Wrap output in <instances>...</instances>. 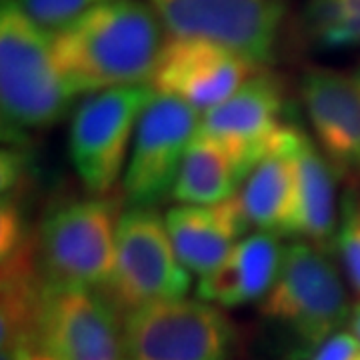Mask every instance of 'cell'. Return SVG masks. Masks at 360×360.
<instances>
[{
    "label": "cell",
    "instance_id": "cell-1",
    "mask_svg": "<svg viewBox=\"0 0 360 360\" xmlns=\"http://www.w3.org/2000/svg\"><path fill=\"white\" fill-rule=\"evenodd\" d=\"M148 0H108L52 34V54L75 96L144 84L165 46Z\"/></svg>",
    "mask_w": 360,
    "mask_h": 360
},
{
    "label": "cell",
    "instance_id": "cell-2",
    "mask_svg": "<svg viewBox=\"0 0 360 360\" xmlns=\"http://www.w3.org/2000/svg\"><path fill=\"white\" fill-rule=\"evenodd\" d=\"M347 286L330 255L307 243L284 246L260 316L288 360H309L350 319Z\"/></svg>",
    "mask_w": 360,
    "mask_h": 360
},
{
    "label": "cell",
    "instance_id": "cell-3",
    "mask_svg": "<svg viewBox=\"0 0 360 360\" xmlns=\"http://www.w3.org/2000/svg\"><path fill=\"white\" fill-rule=\"evenodd\" d=\"M77 96L54 63L52 32L13 2L0 8V115L4 142H25L34 130L60 122Z\"/></svg>",
    "mask_w": 360,
    "mask_h": 360
},
{
    "label": "cell",
    "instance_id": "cell-4",
    "mask_svg": "<svg viewBox=\"0 0 360 360\" xmlns=\"http://www.w3.org/2000/svg\"><path fill=\"white\" fill-rule=\"evenodd\" d=\"M122 198L92 194L46 208L34 231L37 269L49 288L103 290L115 266Z\"/></svg>",
    "mask_w": 360,
    "mask_h": 360
},
{
    "label": "cell",
    "instance_id": "cell-5",
    "mask_svg": "<svg viewBox=\"0 0 360 360\" xmlns=\"http://www.w3.org/2000/svg\"><path fill=\"white\" fill-rule=\"evenodd\" d=\"M191 272L180 262L156 208L129 206L116 229L115 266L103 292L120 316L153 302L184 298Z\"/></svg>",
    "mask_w": 360,
    "mask_h": 360
},
{
    "label": "cell",
    "instance_id": "cell-6",
    "mask_svg": "<svg viewBox=\"0 0 360 360\" xmlns=\"http://www.w3.org/2000/svg\"><path fill=\"white\" fill-rule=\"evenodd\" d=\"M236 330L205 300L174 298L122 316V360H231Z\"/></svg>",
    "mask_w": 360,
    "mask_h": 360
},
{
    "label": "cell",
    "instance_id": "cell-7",
    "mask_svg": "<svg viewBox=\"0 0 360 360\" xmlns=\"http://www.w3.org/2000/svg\"><path fill=\"white\" fill-rule=\"evenodd\" d=\"M155 94L150 84H130L89 94L78 104L68 130V155L90 194H110L124 174L129 146Z\"/></svg>",
    "mask_w": 360,
    "mask_h": 360
},
{
    "label": "cell",
    "instance_id": "cell-8",
    "mask_svg": "<svg viewBox=\"0 0 360 360\" xmlns=\"http://www.w3.org/2000/svg\"><path fill=\"white\" fill-rule=\"evenodd\" d=\"M176 39L206 40L260 66L276 58L286 6L283 0H148Z\"/></svg>",
    "mask_w": 360,
    "mask_h": 360
},
{
    "label": "cell",
    "instance_id": "cell-9",
    "mask_svg": "<svg viewBox=\"0 0 360 360\" xmlns=\"http://www.w3.org/2000/svg\"><path fill=\"white\" fill-rule=\"evenodd\" d=\"M198 127L200 116L194 106L156 92L139 120L122 174L127 205L156 208L167 200Z\"/></svg>",
    "mask_w": 360,
    "mask_h": 360
},
{
    "label": "cell",
    "instance_id": "cell-10",
    "mask_svg": "<svg viewBox=\"0 0 360 360\" xmlns=\"http://www.w3.org/2000/svg\"><path fill=\"white\" fill-rule=\"evenodd\" d=\"M34 335L58 360H122L120 312L101 290L44 286Z\"/></svg>",
    "mask_w": 360,
    "mask_h": 360
},
{
    "label": "cell",
    "instance_id": "cell-11",
    "mask_svg": "<svg viewBox=\"0 0 360 360\" xmlns=\"http://www.w3.org/2000/svg\"><path fill=\"white\" fill-rule=\"evenodd\" d=\"M286 92L278 75L260 68L240 89L200 118L198 134L222 144L250 170L276 146L288 122Z\"/></svg>",
    "mask_w": 360,
    "mask_h": 360
},
{
    "label": "cell",
    "instance_id": "cell-12",
    "mask_svg": "<svg viewBox=\"0 0 360 360\" xmlns=\"http://www.w3.org/2000/svg\"><path fill=\"white\" fill-rule=\"evenodd\" d=\"M260 68L264 66L219 44L170 37L156 60L150 86L205 115L232 96Z\"/></svg>",
    "mask_w": 360,
    "mask_h": 360
},
{
    "label": "cell",
    "instance_id": "cell-13",
    "mask_svg": "<svg viewBox=\"0 0 360 360\" xmlns=\"http://www.w3.org/2000/svg\"><path fill=\"white\" fill-rule=\"evenodd\" d=\"M298 94L314 141L338 176L360 179V90L354 78L312 66L298 80Z\"/></svg>",
    "mask_w": 360,
    "mask_h": 360
},
{
    "label": "cell",
    "instance_id": "cell-14",
    "mask_svg": "<svg viewBox=\"0 0 360 360\" xmlns=\"http://www.w3.org/2000/svg\"><path fill=\"white\" fill-rule=\"evenodd\" d=\"M292 162L295 202L286 236L333 255L340 214V205L336 202V182L340 176L316 141L300 127L292 144Z\"/></svg>",
    "mask_w": 360,
    "mask_h": 360
},
{
    "label": "cell",
    "instance_id": "cell-15",
    "mask_svg": "<svg viewBox=\"0 0 360 360\" xmlns=\"http://www.w3.org/2000/svg\"><path fill=\"white\" fill-rule=\"evenodd\" d=\"M165 220L180 262L200 276L220 266L250 231L236 194L217 205L172 206Z\"/></svg>",
    "mask_w": 360,
    "mask_h": 360
},
{
    "label": "cell",
    "instance_id": "cell-16",
    "mask_svg": "<svg viewBox=\"0 0 360 360\" xmlns=\"http://www.w3.org/2000/svg\"><path fill=\"white\" fill-rule=\"evenodd\" d=\"M284 248L272 232L246 234L224 262L200 276L196 296L219 309H238L269 295L283 264Z\"/></svg>",
    "mask_w": 360,
    "mask_h": 360
},
{
    "label": "cell",
    "instance_id": "cell-17",
    "mask_svg": "<svg viewBox=\"0 0 360 360\" xmlns=\"http://www.w3.org/2000/svg\"><path fill=\"white\" fill-rule=\"evenodd\" d=\"M298 127L288 122L276 146L250 170L236 193L250 229L286 236L295 202L292 144Z\"/></svg>",
    "mask_w": 360,
    "mask_h": 360
},
{
    "label": "cell",
    "instance_id": "cell-18",
    "mask_svg": "<svg viewBox=\"0 0 360 360\" xmlns=\"http://www.w3.org/2000/svg\"><path fill=\"white\" fill-rule=\"evenodd\" d=\"M246 176L248 170L222 144L196 132L170 196L176 205H217L238 193Z\"/></svg>",
    "mask_w": 360,
    "mask_h": 360
},
{
    "label": "cell",
    "instance_id": "cell-19",
    "mask_svg": "<svg viewBox=\"0 0 360 360\" xmlns=\"http://www.w3.org/2000/svg\"><path fill=\"white\" fill-rule=\"evenodd\" d=\"M302 18L316 46L328 51L360 46V0H309Z\"/></svg>",
    "mask_w": 360,
    "mask_h": 360
},
{
    "label": "cell",
    "instance_id": "cell-20",
    "mask_svg": "<svg viewBox=\"0 0 360 360\" xmlns=\"http://www.w3.org/2000/svg\"><path fill=\"white\" fill-rule=\"evenodd\" d=\"M335 252H338L348 284L360 295V191L350 186L340 198Z\"/></svg>",
    "mask_w": 360,
    "mask_h": 360
},
{
    "label": "cell",
    "instance_id": "cell-21",
    "mask_svg": "<svg viewBox=\"0 0 360 360\" xmlns=\"http://www.w3.org/2000/svg\"><path fill=\"white\" fill-rule=\"evenodd\" d=\"M8 2H13L34 25L54 34L70 22H75L82 14L108 0H8Z\"/></svg>",
    "mask_w": 360,
    "mask_h": 360
},
{
    "label": "cell",
    "instance_id": "cell-22",
    "mask_svg": "<svg viewBox=\"0 0 360 360\" xmlns=\"http://www.w3.org/2000/svg\"><path fill=\"white\" fill-rule=\"evenodd\" d=\"M360 350V340L352 333H336L322 345L309 360H354Z\"/></svg>",
    "mask_w": 360,
    "mask_h": 360
},
{
    "label": "cell",
    "instance_id": "cell-23",
    "mask_svg": "<svg viewBox=\"0 0 360 360\" xmlns=\"http://www.w3.org/2000/svg\"><path fill=\"white\" fill-rule=\"evenodd\" d=\"M0 360H58L40 342L37 335L22 338L13 350H4Z\"/></svg>",
    "mask_w": 360,
    "mask_h": 360
},
{
    "label": "cell",
    "instance_id": "cell-24",
    "mask_svg": "<svg viewBox=\"0 0 360 360\" xmlns=\"http://www.w3.org/2000/svg\"><path fill=\"white\" fill-rule=\"evenodd\" d=\"M348 326H350V333L360 340V302H356V304L352 307V310H350Z\"/></svg>",
    "mask_w": 360,
    "mask_h": 360
},
{
    "label": "cell",
    "instance_id": "cell-25",
    "mask_svg": "<svg viewBox=\"0 0 360 360\" xmlns=\"http://www.w3.org/2000/svg\"><path fill=\"white\" fill-rule=\"evenodd\" d=\"M352 78H354V82H356V86H359V90H360V65H359V68L352 72Z\"/></svg>",
    "mask_w": 360,
    "mask_h": 360
},
{
    "label": "cell",
    "instance_id": "cell-26",
    "mask_svg": "<svg viewBox=\"0 0 360 360\" xmlns=\"http://www.w3.org/2000/svg\"><path fill=\"white\" fill-rule=\"evenodd\" d=\"M354 360H360V350H359V352H356V356H354Z\"/></svg>",
    "mask_w": 360,
    "mask_h": 360
}]
</instances>
